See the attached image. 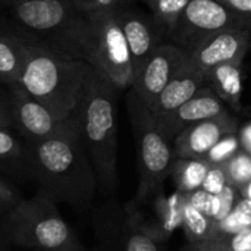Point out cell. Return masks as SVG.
Returning a JSON list of instances; mask_svg holds the SVG:
<instances>
[{"instance_id": "12", "label": "cell", "mask_w": 251, "mask_h": 251, "mask_svg": "<svg viewBox=\"0 0 251 251\" xmlns=\"http://www.w3.org/2000/svg\"><path fill=\"white\" fill-rule=\"evenodd\" d=\"M226 110L228 109L225 103L206 84L190 100H187L176 110H174L171 115L156 124L162 129L165 137L172 143L174 138L190 125L212 119Z\"/></svg>"}, {"instance_id": "3", "label": "cell", "mask_w": 251, "mask_h": 251, "mask_svg": "<svg viewBox=\"0 0 251 251\" xmlns=\"http://www.w3.org/2000/svg\"><path fill=\"white\" fill-rule=\"evenodd\" d=\"M91 71L93 66L84 60L28 44V59L16 84L65 121L76 109Z\"/></svg>"}, {"instance_id": "2", "label": "cell", "mask_w": 251, "mask_h": 251, "mask_svg": "<svg viewBox=\"0 0 251 251\" xmlns=\"http://www.w3.org/2000/svg\"><path fill=\"white\" fill-rule=\"evenodd\" d=\"M116 88L94 68L74 110L79 134L97 176L99 190L112 194L118 187Z\"/></svg>"}, {"instance_id": "22", "label": "cell", "mask_w": 251, "mask_h": 251, "mask_svg": "<svg viewBox=\"0 0 251 251\" xmlns=\"http://www.w3.org/2000/svg\"><path fill=\"white\" fill-rule=\"evenodd\" d=\"M154 15V19L171 34L175 32L178 22L191 0H143Z\"/></svg>"}, {"instance_id": "25", "label": "cell", "mask_w": 251, "mask_h": 251, "mask_svg": "<svg viewBox=\"0 0 251 251\" xmlns=\"http://www.w3.org/2000/svg\"><path fill=\"white\" fill-rule=\"evenodd\" d=\"M241 150L240 140H238V132L229 134L224 137L206 156L203 160H206L210 165H222L226 160H229L232 156H235Z\"/></svg>"}, {"instance_id": "1", "label": "cell", "mask_w": 251, "mask_h": 251, "mask_svg": "<svg viewBox=\"0 0 251 251\" xmlns=\"http://www.w3.org/2000/svg\"><path fill=\"white\" fill-rule=\"evenodd\" d=\"M25 146L28 179L35 184L37 196L78 210L90 206L99 182L84 149L75 112L59 134L43 141H25Z\"/></svg>"}, {"instance_id": "16", "label": "cell", "mask_w": 251, "mask_h": 251, "mask_svg": "<svg viewBox=\"0 0 251 251\" xmlns=\"http://www.w3.org/2000/svg\"><path fill=\"white\" fill-rule=\"evenodd\" d=\"M0 171L13 178L28 179V153L25 141L10 128H0Z\"/></svg>"}, {"instance_id": "29", "label": "cell", "mask_w": 251, "mask_h": 251, "mask_svg": "<svg viewBox=\"0 0 251 251\" xmlns=\"http://www.w3.org/2000/svg\"><path fill=\"white\" fill-rule=\"evenodd\" d=\"M69 1L84 12H97V10H115L119 0H69Z\"/></svg>"}, {"instance_id": "14", "label": "cell", "mask_w": 251, "mask_h": 251, "mask_svg": "<svg viewBox=\"0 0 251 251\" xmlns=\"http://www.w3.org/2000/svg\"><path fill=\"white\" fill-rule=\"evenodd\" d=\"M118 19L129 50L134 74L137 78V75L140 74L149 57L159 46L157 34L153 25L146 18H143L135 12L118 13Z\"/></svg>"}, {"instance_id": "32", "label": "cell", "mask_w": 251, "mask_h": 251, "mask_svg": "<svg viewBox=\"0 0 251 251\" xmlns=\"http://www.w3.org/2000/svg\"><path fill=\"white\" fill-rule=\"evenodd\" d=\"M238 140H240L241 150L251 154V122L238 128Z\"/></svg>"}, {"instance_id": "7", "label": "cell", "mask_w": 251, "mask_h": 251, "mask_svg": "<svg viewBox=\"0 0 251 251\" xmlns=\"http://www.w3.org/2000/svg\"><path fill=\"white\" fill-rule=\"evenodd\" d=\"M224 29H251V16L237 13L216 0H191L174 37L178 46L187 50L203 37Z\"/></svg>"}, {"instance_id": "20", "label": "cell", "mask_w": 251, "mask_h": 251, "mask_svg": "<svg viewBox=\"0 0 251 251\" xmlns=\"http://www.w3.org/2000/svg\"><path fill=\"white\" fill-rule=\"evenodd\" d=\"M181 226L184 228V232L190 241L191 246L200 244L206 241L209 237L213 234L215 224L210 218L194 209L184 197V204H182V224Z\"/></svg>"}, {"instance_id": "19", "label": "cell", "mask_w": 251, "mask_h": 251, "mask_svg": "<svg viewBox=\"0 0 251 251\" xmlns=\"http://www.w3.org/2000/svg\"><path fill=\"white\" fill-rule=\"evenodd\" d=\"M210 163L200 159H174L171 176L179 194H191L201 188Z\"/></svg>"}, {"instance_id": "23", "label": "cell", "mask_w": 251, "mask_h": 251, "mask_svg": "<svg viewBox=\"0 0 251 251\" xmlns=\"http://www.w3.org/2000/svg\"><path fill=\"white\" fill-rule=\"evenodd\" d=\"M182 204H184V194L178 191L169 199H159L157 200V216H159V237L163 238V234H171L175 228L181 226L182 224Z\"/></svg>"}, {"instance_id": "34", "label": "cell", "mask_w": 251, "mask_h": 251, "mask_svg": "<svg viewBox=\"0 0 251 251\" xmlns=\"http://www.w3.org/2000/svg\"><path fill=\"white\" fill-rule=\"evenodd\" d=\"M240 196H241L243 199H246V200L251 201V181L247 184V185H244V187L240 190Z\"/></svg>"}, {"instance_id": "17", "label": "cell", "mask_w": 251, "mask_h": 251, "mask_svg": "<svg viewBox=\"0 0 251 251\" xmlns=\"http://www.w3.org/2000/svg\"><path fill=\"white\" fill-rule=\"evenodd\" d=\"M28 59V44L0 32V82L16 84Z\"/></svg>"}, {"instance_id": "10", "label": "cell", "mask_w": 251, "mask_h": 251, "mask_svg": "<svg viewBox=\"0 0 251 251\" xmlns=\"http://www.w3.org/2000/svg\"><path fill=\"white\" fill-rule=\"evenodd\" d=\"M250 44L251 29H224L203 37L185 51L188 60L207 78V74L222 63L243 62Z\"/></svg>"}, {"instance_id": "6", "label": "cell", "mask_w": 251, "mask_h": 251, "mask_svg": "<svg viewBox=\"0 0 251 251\" xmlns=\"http://www.w3.org/2000/svg\"><path fill=\"white\" fill-rule=\"evenodd\" d=\"M131 116L138 144V188L135 201L150 199L171 175L174 163L172 143L157 126L154 118L134 96L131 97Z\"/></svg>"}, {"instance_id": "9", "label": "cell", "mask_w": 251, "mask_h": 251, "mask_svg": "<svg viewBox=\"0 0 251 251\" xmlns=\"http://www.w3.org/2000/svg\"><path fill=\"white\" fill-rule=\"evenodd\" d=\"M9 100L13 122L12 128H15L26 143L47 140L59 134L68 122V119L60 121L50 109L32 99L18 84L10 85Z\"/></svg>"}, {"instance_id": "31", "label": "cell", "mask_w": 251, "mask_h": 251, "mask_svg": "<svg viewBox=\"0 0 251 251\" xmlns=\"http://www.w3.org/2000/svg\"><path fill=\"white\" fill-rule=\"evenodd\" d=\"M12 109L10 100L0 96V128H12Z\"/></svg>"}, {"instance_id": "36", "label": "cell", "mask_w": 251, "mask_h": 251, "mask_svg": "<svg viewBox=\"0 0 251 251\" xmlns=\"http://www.w3.org/2000/svg\"><path fill=\"white\" fill-rule=\"evenodd\" d=\"M84 251H101V250H97V249H94V250H84Z\"/></svg>"}, {"instance_id": "30", "label": "cell", "mask_w": 251, "mask_h": 251, "mask_svg": "<svg viewBox=\"0 0 251 251\" xmlns=\"http://www.w3.org/2000/svg\"><path fill=\"white\" fill-rule=\"evenodd\" d=\"M216 1L222 3L224 6H226L228 9L237 13L251 16V0H216Z\"/></svg>"}, {"instance_id": "26", "label": "cell", "mask_w": 251, "mask_h": 251, "mask_svg": "<svg viewBox=\"0 0 251 251\" xmlns=\"http://www.w3.org/2000/svg\"><path fill=\"white\" fill-rule=\"evenodd\" d=\"M185 200L199 212H201L203 215H206L207 218H210L213 222L216 221L219 210H221V197L219 194H210L204 190H197L191 194L184 196Z\"/></svg>"}, {"instance_id": "18", "label": "cell", "mask_w": 251, "mask_h": 251, "mask_svg": "<svg viewBox=\"0 0 251 251\" xmlns=\"http://www.w3.org/2000/svg\"><path fill=\"white\" fill-rule=\"evenodd\" d=\"M121 251H162L160 240L153 235L138 213H128L122 224Z\"/></svg>"}, {"instance_id": "13", "label": "cell", "mask_w": 251, "mask_h": 251, "mask_svg": "<svg viewBox=\"0 0 251 251\" xmlns=\"http://www.w3.org/2000/svg\"><path fill=\"white\" fill-rule=\"evenodd\" d=\"M206 75L187 59L182 68L174 75V78L159 94L149 112L156 122H160L187 100H190L203 85H206Z\"/></svg>"}, {"instance_id": "33", "label": "cell", "mask_w": 251, "mask_h": 251, "mask_svg": "<svg viewBox=\"0 0 251 251\" xmlns=\"http://www.w3.org/2000/svg\"><path fill=\"white\" fill-rule=\"evenodd\" d=\"M7 244H9V241H7V237H6V232H4V228H3V221L0 218V251L6 250Z\"/></svg>"}, {"instance_id": "24", "label": "cell", "mask_w": 251, "mask_h": 251, "mask_svg": "<svg viewBox=\"0 0 251 251\" xmlns=\"http://www.w3.org/2000/svg\"><path fill=\"white\" fill-rule=\"evenodd\" d=\"M226 176L228 185H232L238 191L251 181V154L240 150L225 163L219 165Z\"/></svg>"}, {"instance_id": "15", "label": "cell", "mask_w": 251, "mask_h": 251, "mask_svg": "<svg viewBox=\"0 0 251 251\" xmlns=\"http://www.w3.org/2000/svg\"><path fill=\"white\" fill-rule=\"evenodd\" d=\"M243 62L222 63L207 74V85L234 110L241 109L243 96Z\"/></svg>"}, {"instance_id": "4", "label": "cell", "mask_w": 251, "mask_h": 251, "mask_svg": "<svg viewBox=\"0 0 251 251\" xmlns=\"http://www.w3.org/2000/svg\"><path fill=\"white\" fill-rule=\"evenodd\" d=\"M7 241L31 251H84L56 203L37 196L22 199L4 218Z\"/></svg>"}, {"instance_id": "5", "label": "cell", "mask_w": 251, "mask_h": 251, "mask_svg": "<svg viewBox=\"0 0 251 251\" xmlns=\"http://www.w3.org/2000/svg\"><path fill=\"white\" fill-rule=\"evenodd\" d=\"M90 31L87 63L101 74L116 90L132 88L135 74L116 10L88 12Z\"/></svg>"}, {"instance_id": "8", "label": "cell", "mask_w": 251, "mask_h": 251, "mask_svg": "<svg viewBox=\"0 0 251 251\" xmlns=\"http://www.w3.org/2000/svg\"><path fill=\"white\" fill-rule=\"evenodd\" d=\"M187 51L178 44H159L132 85V96L147 109L187 62Z\"/></svg>"}, {"instance_id": "21", "label": "cell", "mask_w": 251, "mask_h": 251, "mask_svg": "<svg viewBox=\"0 0 251 251\" xmlns=\"http://www.w3.org/2000/svg\"><path fill=\"white\" fill-rule=\"evenodd\" d=\"M194 251H251V226L232 234H212L206 241L193 246Z\"/></svg>"}, {"instance_id": "11", "label": "cell", "mask_w": 251, "mask_h": 251, "mask_svg": "<svg viewBox=\"0 0 251 251\" xmlns=\"http://www.w3.org/2000/svg\"><path fill=\"white\" fill-rule=\"evenodd\" d=\"M238 132V121L229 110L181 131L172 141L175 159H200L226 135Z\"/></svg>"}, {"instance_id": "27", "label": "cell", "mask_w": 251, "mask_h": 251, "mask_svg": "<svg viewBox=\"0 0 251 251\" xmlns=\"http://www.w3.org/2000/svg\"><path fill=\"white\" fill-rule=\"evenodd\" d=\"M21 200L19 191L0 176V218H4Z\"/></svg>"}, {"instance_id": "35", "label": "cell", "mask_w": 251, "mask_h": 251, "mask_svg": "<svg viewBox=\"0 0 251 251\" xmlns=\"http://www.w3.org/2000/svg\"><path fill=\"white\" fill-rule=\"evenodd\" d=\"M13 1H15V4H16V3H24V1H31V0H13Z\"/></svg>"}, {"instance_id": "28", "label": "cell", "mask_w": 251, "mask_h": 251, "mask_svg": "<svg viewBox=\"0 0 251 251\" xmlns=\"http://www.w3.org/2000/svg\"><path fill=\"white\" fill-rule=\"evenodd\" d=\"M226 185H228V181H226V176H225L222 168L219 165H212L206 175V179L201 185V190H204L210 194H219Z\"/></svg>"}]
</instances>
